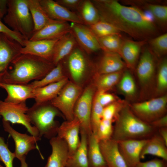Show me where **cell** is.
I'll list each match as a JSON object with an SVG mask.
<instances>
[{"mask_svg":"<svg viewBox=\"0 0 167 167\" xmlns=\"http://www.w3.org/2000/svg\"><path fill=\"white\" fill-rule=\"evenodd\" d=\"M97 9L100 20L112 24L138 41L149 40L158 33L156 25L144 12L115 0L91 1Z\"/></svg>","mask_w":167,"mask_h":167,"instance_id":"cell-1","label":"cell"},{"mask_svg":"<svg viewBox=\"0 0 167 167\" xmlns=\"http://www.w3.org/2000/svg\"><path fill=\"white\" fill-rule=\"evenodd\" d=\"M55 66L52 62L39 57L21 54L10 64L0 83L28 84L31 81L41 79Z\"/></svg>","mask_w":167,"mask_h":167,"instance_id":"cell-2","label":"cell"},{"mask_svg":"<svg viewBox=\"0 0 167 167\" xmlns=\"http://www.w3.org/2000/svg\"><path fill=\"white\" fill-rule=\"evenodd\" d=\"M115 122L112 139L117 142L148 139L157 131L150 124L137 117L127 103L122 108Z\"/></svg>","mask_w":167,"mask_h":167,"instance_id":"cell-3","label":"cell"},{"mask_svg":"<svg viewBox=\"0 0 167 167\" xmlns=\"http://www.w3.org/2000/svg\"><path fill=\"white\" fill-rule=\"evenodd\" d=\"M27 114L41 138L43 136L50 139L57 136L60 125L55 118L57 116H63L50 101L35 103L28 108Z\"/></svg>","mask_w":167,"mask_h":167,"instance_id":"cell-4","label":"cell"},{"mask_svg":"<svg viewBox=\"0 0 167 167\" xmlns=\"http://www.w3.org/2000/svg\"><path fill=\"white\" fill-rule=\"evenodd\" d=\"M4 22L13 31L29 40L34 32V24L26 0H8Z\"/></svg>","mask_w":167,"mask_h":167,"instance_id":"cell-5","label":"cell"},{"mask_svg":"<svg viewBox=\"0 0 167 167\" xmlns=\"http://www.w3.org/2000/svg\"><path fill=\"white\" fill-rule=\"evenodd\" d=\"M129 105L137 117L149 124L167 114V96L165 94Z\"/></svg>","mask_w":167,"mask_h":167,"instance_id":"cell-6","label":"cell"},{"mask_svg":"<svg viewBox=\"0 0 167 167\" xmlns=\"http://www.w3.org/2000/svg\"><path fill=\"white\" fill-rule=\"evenodd\" d=\"M82 91L78 84L68 81L50 102L66 120H71L74 118L75 105Z\"/></svg>","mask_w":167,"mask_h":167,"instance_id":"cell-7","label":"cell"},{"mask_svg":"<svg viewBox=\"0 0 167 167\" xmlns=\"http://www.w3.org/2000/svg\"><path fill=\"white\" fill-rule=\"evenodd\" d=\"M28 109L26 102L13 103L0 100V115L2 120L12 124L22 125L31 135L41 137L37 129L31 125L27 114Z\"/></svg>","mask_w":167,"mask_h":167,"instance_id":"cell-8","label":"cell"},{"mask_svg":"<svg viewBox=\"0 0 167 167\" xmlns=\"http://www.w3.org/2000/svg\"><path fill=\"white\" fill-rule=\"evenodd\" d=\"M95 88L93 84L82 91L75 105L74 113L80 124V133L88 136L92 133L90 117Z\"/></svg>","mask_w":167,"mask_h":167,"instance_id":"cell-9","label":"cell"},{"mask_svg":"<svg viewBox=\"0 0 167 167\" xmlns=\"http://www.w3.org/2000/svg\"><path fill=\"white\" fill-rule=\"evenodd\" d=\"M2 122L4 130L9 134L14 141L15 158L20 160L30 151L39 149L36 143L40 140L41 137L20 133L11 126L9 122L2 120Z\"/></svg>","mask_w":167,"mask_h":167,"instance_id":"cell-10","label":"cell"},{"mask_svg":"<svg viewBox=\"0 0 167 167\" xmlns=\"http://www.w3.org/2000/svg\"><path fill=\"white\" fill-rule=\"evenodd\" d=\"M138 61L135 69L143 92L149 89L154 81L155 64L153 54L149 49H145Z\"/></svg>","mask_w":167,"mask_h":167,"instance_id":"cell-11","label":"cell"},{"mask_svg":"<svg viewBox=\"0 0 167 167\" xmlns=\"http://www.w3.org/2000/svg\"><path fill=\"white\" fill-rule=\"evenodd\" d=\"M22 47L14 39L0 33V81L12 62L21 54Z\"/></svg>","mask_w":167,"mask_h":167,"instance_id":"cell-12","label":"cell"},{"mask_svg":"<svg viewBox=\"0 0 167 167\" xmlns=\"http://www.w3.org/2000/svg\"><path fill=\"white\" fill-rule=\"evenodd\" d=\"M70 25L78 45L86 54H91L101 49L97 37L88 26L74 23H71Z\"/></svg>","mask_w":167,"mask_h":167,"instance_id":"cell-13","label":"cell"},{"mask_svg":"<svg viewBox=\"0 0 167 167\" xmlns=\"http://www.w3.org/2000/svg\"><path fill=\"white\" fill-rule=\"evenodd\" d=\"M86 54L78 45L67 57L69 71L76 83L83 79L89 67Z\"/></svg>","mask_w":167,"mask_h":167,"instance_id":"cell-14","label":"cell"},{"mask_svg":"<svg viewBox=\"0 0 167 167\" xmlns=\"http://www.w3.org/2000/svg\"><path fill=\"white\" fill-rule=\"evenodd\" d=\"M80 124L76 118L71 120H66L60 125L57 136L66 143L68 150V156L73 154L79 146L80 139Z\"/></svg>","mask_w":167,"mask_h":167,"instance_id":"cell-15","label":"cell"},{"mask_svg":"<svg viewBox=\"0 0 167 167\" xmlns=\"http://www.w3.org/2000/svg\"><path fill=\"white\" fill-rule=\"evenodd\" d=\"M39 0L42 8L51 19L70 23L84 24L81 18L77 12L67 9L55 1Z\"/></svg>","mask_w":167,"mask_h":167,"instance_id":"cell-16","label":"cell"},{"mask_svg":"<svg viewBox=\"0 0 167 167\" xmlns=\"http://www.w3.org/2000/svg\"><path fill=\"white\" fill-rule=\"evenodd\" d=\"M59 38L36 41L27 40L21 53L37 56L52 62L54 48Z\"/></svg>","mask_w":167,"mask_h":167,"instance_id":"cell-17","label":"cell"},{"mask_svg":"<svg viewBox=\"0 0 167 167\" xmlns=\"http://www.w3.org/2000/svg\"><path fill=\"white\" fill-rule=\"evenodd\" d=\"M147 140L128 139L118 142L119 151L128 167H134L140 161V152Z\"/></svg>","mask_w":167,"mask_h":167,"instance_id":"cell-18","label":"cell"},{"mask_svg":"<svg viewBox=\"0 0 167 167\" xmlns=\"http://www.w3.org/2000/svg\"><path fill=\"white\" fill-rule=\"evenodd\" d=\"M146 41L123 40L119 54L126 67L133 70L135 69L141 49Z\"/></svg>","mask_w":167,"mask_h":167,"instance_id":"cell-19","label":"cell"},{"mask_svg":"<svg viewBox=\"0 0 167 167\" xmlns=\"http://www.w3.org/2000/svg\"><path fill=\"white\" fill-rule=\"evenodd\" d=\"M70 32V25L69 22L54 20L35 32L29 40L56 39Z\"/></svg>","mask_w":167,"mask_h":167,"instance_id":"cell-20","label":"cell"},{"mask_svg":"<svg viewBox=\"0 0 167 167\" xmlns=\"http://www.w3.org/2000/svg\"><path fill=\"white\" fill-rule=\"evenodd\" d=\"M99 146L107 167H128L119 151L118 142L111 138L100 141Z\"/></svg>","mask_w":167,"mask_h":167,"instance_id":"cell-21","label":"cell"},{"mask_svg":"<svg viewBox=\"0 0 167 167\" xmlns=\"http://www.w3.org/2000/svg\"><path fill=\"white\" fill-rule=\"evenodd\" d=\"M52 152L44 167H66L68 150L66 142L55 136L50 139Z\"/></svg>","mask_w":167,"mask_h":167,"instance_id":"cell-22","label":"cell"},{"mask_svg":"<svg viewBox=\"0 0 167 167\" xmlns=\"http://www.w3.org/2000/svg\"><path fill=\"white\" fill-rule=\"evenodd\" d=\"M0 87L7 93V96L4 100L6 102L19 103L34 98V88L30 84H20L0 83Z\"/></svg>","mask_w":167,"mask_h":167,"instance_id":"cell-23","label":"cell"},{"mask_svg":"<svg viewBox=\"0 0 167 167\" xmlns=\"http://www.w3.org/2000/svg\"><path fill=\"white\" fill-rule=\"evenodd\" d=\"M126 65L118 53L104 52L95 67L96 74L101 75L123 71Z\"/></svg>","mask_w":167,"mask_h":167,"instance_id":"cell-24","label":"cell"},{"mask_svg":"<svg viewBox=\"0 0 167 167\" xmlns=\"http://www.w3.org/2000/svg\"><path fill=\"white\" fill-rule=\"evenodd\" d=\"M78 45L71 32L60 38L54 48L52 62L57 65L67 57Z\"/></svg>","mask_w":167,"mask_h":167,"instance_id":"cell-25","label":"cell"},{"mask_svg":"<svg viewBox=\"0 0 167 167\" xmlns=\"http://www.w3.org/2000/svg\"><path fill=\"white\" fill-rule=\"evenodd\" d=\"M151 155L167 161V145L157 131L147 141L143 146L140 154V159L145 155Z\"/></svg>","mask_w":167,"mask_h":167,"instance_id":"cell-26","label":"cell"},{"mask_svg":"<svg viewBox=\"0 0 167 167\" xmlns=\"http://www.w3.org/2000/svg\"><path fill=\"white\" fill-rule=\"evenodd\" d=\"M66 77L62 80L43 87L34 88V98L35 103L50 101L58 95L68 81Z\"/></svg>","mask_w":167,"mask_h":167,"instance_id":"cell-27","label":"cell"},{"mask_svg":"<svg viewBox=\"0 0 167 167\" xmlns=\"http://www.w3.org/2000/svg\"><path fill=\"white\" fill-rule=\"evenodd\" d=\"M80 143L75 152L68 156L66 167H89L88 156V136L80 133Z\"/></svg>","mask_w":167,"mask_h":167,"instance_id":"cell-28","label":"cell"},{"mask_svg":"<svg viewBox=\"0 0 167 167\" xmlns=\"http://www.w3.org/2000/svg\"><path fill=\"white\" fill-rule=\"evenodd\" d=\"M26 1L34 24V33L55 20L48 16L40 4L39 0Z\"/></svg>","mask_w":167,"mask_h":167,"instance_id":"cell-29","label":"cell"},{"mask_svg":"<svg viewBox=\"0 0 167 167\" xmlns=\"http://www.w3.org/2000/svg\"><path fill=\"white\" fill-rule=\"evenodd\" d=\"M88 156L89 167H107L100 149L99 141L92 133L88 136Z\"/></svg>","mask_w":167,"mask_h":167,"instance_id":"cell-30","label":"cell"},{"mask_svg":"<svg viewBox=\"0 0 167 167\" xmlns=\"http://www.w3.org/2000/svg\"><path fill=\"white\" fill-rule=\"evenodd\" d=\"M123 71L101 75L95 74L93 84L97 91L107 92L117 85Z\"/></svg>","mask_w":167,"mask_h":167,"instance_id":"cell-31","label":"cell"},{"mask_svg":"<svg viewBox=\"0 0 167 167\" xmlns=\"http://www.w3.org/2000/svg\"><path fill=\"white\" fill-rule=\"evenodd\" d=\"M84 24L89 26L100 20L98 12L92 1L83 0L77 12Z\"/></svg>","mask_w":167,"mask_h":167,"instance_id":"cell-32","label":"cell"},{"mask_svg":"<svg viewBox=\"0 0 167 167\" xmlns=\"http://www.w3.org/2000/svg\"><path fill=\"white\" fill-rule=\"evenodd\" d=\"M65 77L64 72V66L62 62L61 61L42 79L33 81L30 84L35 88L58 82Z\"/></svg>","mask_w":167,"mask_h":167,"instance_id":"cell-33","label":"cell"},{"mask_svg":"<svg viewBox=\"0 0 167 167\" xmlns=\"http://www.w3.org/2000/svg\"><path fill=\"white\" fill-rule=\"evenodd\" d=\"M117 85L120 92L129 98H132L136 95L137 89L135 82L128 70H124Z\"/></svg>","mask_w":167,"mask_h":167,"instance_id":"cell-34","label":"cell"},{"mask_svg":"<svg viewBox=\"0 0 167 167\" xmlns=\"http://www.w3.org/2000/svg\"><path fill=\"white\" fill-rule=\"evenodd\" d=\"M101 49L104 52L119 54L123 40L120 34L97 37Z\"/></svg>","mask_w":167,"mask_h":167,"instance_id":"cell-35","label":"cell"},{"mask_svg":"<svg viewBox=\"0 0 167 167\" xmlns=\"http://www.w3.org/2000/svg\"><path fill=\"white\" fill-rule=\"evenodd\" d=\"M88 26L96 37L120 34L121 32L112 24L101 20L95 24Z\"/></svg>","mask_w":167,"mask_h":167,"instance_id":"cell-36","label":"cell"},{"mask_svg":"<svg viewBox=\"0 0 167 167\" xmlns=\"http://www.w3.org/2000/svg\"><path fill=\"white\" fill-rule=\"evenodd\" d=\"M156 81V93L164 95L167 89V60L166 58L160 62L158 66Z\"/></svg>","mask_w":167,"mask_h":167,"instance_id":"cell-37","label":"cell"},{"mask_svg":"<svg viewBox=\"0 0 167 167\" xmlns=\"http://www.w3.org/2000/svg\"><path fill=\"white\" fill-rule=\"evenodd\" d=\"M103 107L94 95L90 117V124L92 133L96 135L98 126L102 119Z\"/></svg>","mask_w":167,"mask_h":167,"instance_id":"cell-38","label":"cell"},{"mask_svg":"<svg viewBox=\"0 0 167 167\" xmlns=\"http://www.w3.org/2000/svg\"><path fill=\"white\" fill-rule=\"evenodd\" d=\"M149 41L150 50L158 57H160L167 53V33L152 38Z\"/></svg>","mask_w":167,"mask_h":167,"instance_id":"cell-39","label":"cell"},{"mask_svg":"<svg viewBox=\"0 0 167 167\" xmlns=\"http://www.w3.org/2000/svg\"><path fill=\"white\" fill-rule=\"evenodd\" d=\"M127 103L126 101L118 100L105 106L102 112V119L115 122L123 107Z\"/></svg>","mask_w":167,"mask_h":167,"instance_id":"cell-40","label":"cell"},{"mask_svg":"<svg viewBox=\"0 0 167 167\" xmlns=\"http://www.w3.org/2000/svg\"><path fill=\"white\" fill-rule=\"evenodd\" d=\"M146 9L160 24L165 25L167 22V6L154 4L146 5Z\"/></svg>","mask_w":167,"mask_h":167,"instance_id":"cell-41","label":"cell"},{"mask_svg":"<svg viewBox=\"0 0 167 167\" xmlns=\"http://www.w3.org/2000/svg\"><path fill=\"white\" fill-rule=\"evenodd\" d=\"M113 123L110 120L102 119L96 135L99 142L112 138L113 130Z\"/></svg>","mask_w":167,"mask_h":167,"instance_id":"cell-42","label":"cell"},{"mask_svg":"<svg viewBox=\"0 0 167 167\" xmlns=\"http://www.w3.org/2000/svg\"><path fill=\"white\" fill-rule=\"evenodd\" d=\"M15 158L14 153L10 151L3 138L0 136V161L3 163L5 167H13Z\"/></svg>","mask_w":167,"mask_h":167,"instance_id":"cell-43","label":"cell"},{"mask_svg":"<svg viewBox=\"0 0 167 167\" xmlns=\"http://www.w3.org/2000/svg\"><path fill=\"white\" fill-rule=\"evenodd\" d=\"M1 19L0 16V33L5 34L13 38L20 43L23 47L24 46L28 39L20 34L8 28L1 21Z\"/></svg>","mask_w":167,"mask_h":167,"instance_id":"cell-44","label":"cell"},{"mask_svg":"<svg viewBox=\"0 0 167 167\" xmlns=\"http://www.w3.org/2000/svg\"><path fill=\"white\" fill-rule=\"evenodd\" d=\"M95 95L100 104L103 107L118 100V98L114 95L107 92L96 91Z\"/></svg>","mask_w":167,"mask_h":167,"instance_id":"cell-45","label":"cell"},{"mask_svg":"<svg viewBox=\"0 0 167 167\" xmlns=\"http://www.w3.org/2000/svg\"><path fill=\"white\" fill-rule=\"evenodd\" d=\"M134 167H167V161L155 158L145 162L140 161Z\"/></svg>","mask_w":167,"mask_h":167,"instance_id":"cell-46","label":"cell"},{"mask_svg":"<svg viewBox=\"0 0 167 167\" xmlns=\"http://www.w3.org/2000/svg\"><path fill=\"white\" fill-rule=\"evenodd\" d=\"M83 0H57L58 4L71 11L77 13Z\"/></svg>","mask_w":167,"mask_h":167,"instance_id":"cell-47","label":"cell"},{"mask_svg":"<svg viewBox=\"0 0 167 167\" xmlns=\"http://www.w3.org/2000/svg\"><path fill=\"white\" fill-rule=\"evenodd\" d=\"M152 127L158 129L167 127V115L161 117L149 123Z\"/></svg>","mask_w":167,"mask_h":167,"instance_id":"cell-48","label":"cell"},{"mask_svg":"<svg viewBox=\"0 0 167 167\" xmlns=\"http://www.w3.org/2000/svg\"><path fill=\"white\" fill-rule=\"evenodd\" d=\"M7 9V0H0V16L3 18L6 14Z\"/></svg>","mask_w":167,"mask_h":167,"instance_id":"cell-49","label":"cell"},{"mask_svg":"<svg viewBox=\"0 0 167 167\" xmlns=\"http://www.w3.org/2000/svg\"><path fill=\"white\" fill-rule=\"evenodd\" d=\"M157 132L167 145V127L161 128L157 129Z\"/></svg>","mask_w":167,"mask_h":167,"instance_id":"cell-50","label":"cell"},{"mask_svg":"<svg viewBox=\"0 0 167 167\" xmlns=\"http://www.w3.org/2000/svg\"><path fill=\"white\" fill-rule=\"evenodd\" d=\"M26 156H24L20 160L21 162L20 167H28V165L26 161Z\"/></svg>","mask_w":167,"mask_h":167,"instance_id":"cell-51","label":"cell"},{"mask_svg":"<svg viewBox=\"0 0 167 167\" xmlns=\"http://www.w3.org/2000/svg\"><path fill=\"white\" fill-rule=\"evenodd\" d=\"M0 167H3V166H2L0 164Z\"/></svg>","mask_w":167,"mask_h":167,"instance_id":"cell-52","label":"cell"},{"mask_svg":"<svg viewBox=\"0 0 167 167\" xmlns=\"http://www.w3.org/2000/svg\"><path fill=\"white\" fill-rule=\"evenodd\" d=\"M1 117V116L0 115V117Z\"/></svg>","mask_w":167,"mask_h":167,"instance_id":"cell-53","label":"cell"}]
</instances>
